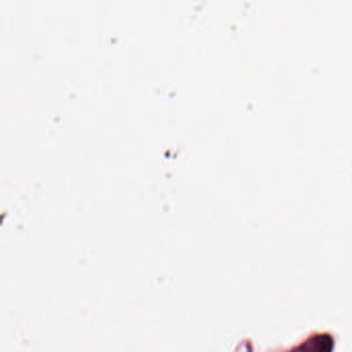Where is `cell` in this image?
<instances>
[{"mask_svg":"<svg viewBox=\"0 0 352 352\" xmlns=\"http://www.w3.org/2000/svg\"><path fill=\"white\" fill-rule=\"evenodd\" d=\"M333 347V341L329 336H315L302 346V352H331Z\"/></svg>","mask_w":352,"mask_h":352,"instance_id":"1","label":"cell"}]
</instances>
